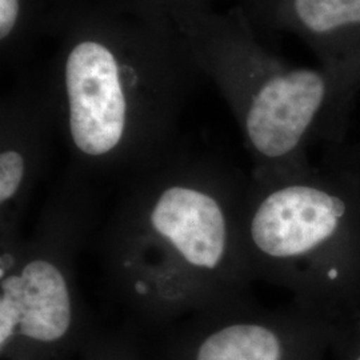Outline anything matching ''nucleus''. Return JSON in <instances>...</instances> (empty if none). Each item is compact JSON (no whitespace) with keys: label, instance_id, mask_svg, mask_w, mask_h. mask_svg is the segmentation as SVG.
Listing matches in <instances>:
<instances>
[{"label":"nucleus","instance_id":"obj_3","mask_svg":"<svg viewBox=\"0 0 360 360\" xmlns=\"http://www.w3.org/2000/svg\"><path fill=\"white\" fill-rule=\"evenodd\" d=\"M169 19L231 110L252 179L299 172L312 165L315 146L348 141L360 65H291L259 38L236 4L226 13L212 6L183 8Z\"/></svg>","mask_w":360,"mask_h":360},{"label":"nucleus","instance_id":"obj_8","mask_svg":"<svg viewBox=\"0 0 360 360\" xmlns=\"http://www.w3.org/2000/svg\"><path fill=\"white\" fill-rule=\"evenodd\" d=\"M282 32L309 46L319 65H360V0H278L271 40Z\"/></svg>","mask_w":360,"mask_h":360},{"label":"nucleus","instance_id":"obj_4","mask_svg":"<svg viewBox=\"0 0 360 360\" xmlns=\"http://www.w3.org/2000/svg\"><path fill=\"white\" fill-rule=\"evenodd\" d=\"M242 245L252 282L281 287L335 328L360 323V181L321 159L295 174L250 176Z\"/></svg>","mask_w":360,"mask_h":360},{"label":"nucleus","instance_id":"obj_9","mask_svg":"<svg viewBox=\"0 0 360 360\" xmlns=\"http://www.w3.org/2000/svg\"><path fill=\"white\" fill-rule=\"evenodd\" d=\"M89 0H0L1 71L22 68L39 41L60 38Z\"/></svg>","mask_w":360,"mask_h":360},{"label":"nucleus","instance_id":"obj_10","mask_svg":"<svg viewBox=\"0 0 360 360\" xmlns=\"http://www.w3.org/2000/svg\"><path fill=\"white\" fill-rule=\"evenodd\" d=\"M136 13L169 19L171 13L183 8L212 6L214 0H111ZM171 20V19H169Z\"/></svg>","mask_w":360,"mask_h":360},{"label":"nucleus","instance_id":"obj_11","mask_svg":"<svg viewBox=\"0 0 360 360\" xmlns=\"http://www.w3.org/2000/svg\"><path fill=\"white\" fill-rule=\"evenodd\" d=\"M276 3L278 0H238L236 3L264 43L271 41V16Z\"/></svg>","mask_w":360,"mask_h":360},{"label":"nucleus","instance_id":"obj_13","mask_svg":"<svg viewBox=\"0 0 360 360\" xmlns=\"http://www.w3.org/2000/svg\"><path fill=\"white\" fill-rule=\"evenodd\" d=\"M328 360H360V324L335 328Z\"/></svg>","mask_w":360,"mask_h":360},{"label":"nucleus","instance_id":"obj_7","mask_svg":"<svg viewBox=\"0 0 360 360\" xmlns=\"http://www.w3.org/2000/svg\"><path fill=\"white\" fill-rule=\"evenodd\" d=\"M58 131L44 74H25L0 104V243L22 235V223Z\"/></svg>","mask_w":360,"mask_h":360},{"label":"nucleus","instance_id":"obj_6","mask_svg":"<svg viewBox=\"0 0 360 360\" xmlns=\"http://www.w3.org/2000/svg\"><path fill=\"white\" fill-rule=\"evenodd\" d=\"M205 324L188 360H328L335 327L296 304L260 307L254 297L198 314Z\"/></svg>","mask_w":360,"mask_h":360},{"label":"nucleus","instance_id":"obj_2","mask_svg":"<svg viewBox=\"0 0 360 360\" xmlns=\"http://www.w3.org/2000/svg\"><path fill=\"white\" fill-rule=\"evenodd\" d=\"M248 181L218 156L180 146L131 176L102 242L116 297L153 318L251 299L242 245Z\"/></svg>","mask_w":360,"mask_h":360},{"label":"nucleus","instance_id":"obj_5","mask_svg":"<svg viewBox=\"0 0 360 360\" xmlns=\"http://www.w3.org/2000/svg\"><path fill=\"white\" fill-rule=\"evenodd\" d=\"M86 179L68 172L28 236L0 243V348L50 352L83 318L77 257L92 219Z\"/></svg>","mask_w":360,"mask_h":360},{"label":"nucleus","instance_id":"obj_1","mask_svg":"<svg viewBox=\"0 0 360 360\" xmlns=\"http://www.w3.org/2000/svg\"><path fill=\"white\" fill-rule=\"evenodd\" d=\"M202 75L169 19L89 0L44 74L70 172L131 178L172 153Z\"/></svg>","mask_w":360,"mask_h":360},{"label":"nucleus","instance_id":"obj_12","mask_svg":"<svg viewBox=\"0 0 360 360\" xmlns=\"http://www.w3.org/2000/svg\"><path fill=\"white\" fill-rule=\"evenodd\" d=\"M322 159L347 169L360 181V139L323 147Z\"/></svg>","mask_w":360,"mask_h":360}]
</instances>
